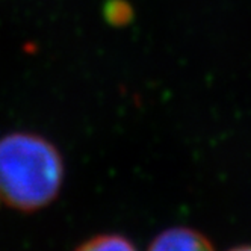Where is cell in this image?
<instances>
[{"label":"cell","mask_w":251,"mask_h":251,"mask_svg":"<svg viewBox=\"0 0 251 251\" xmlns=\"http://www.w3.org/2000/svg\"><path fill=\"white\" fill-rule=\"evenodd\" d=\"M230 251H251V245H244V247H236Z\"/></svg>","instance_id":"cell-4"},{"label":"cell","mask_w":251,"mask_h":251,"mask_svg":"<svg viewBox=\"0 0 251 251\" xmlns=\"http://www.w3.org/2000/svg\"><path fill=\"white\" fill-rule=\"evenodd\" d=\"M64 164L56 147L33 133L0 138V200L23 212L40 210L56 199Z\"/></svg>","instance_id":"cell-1"},{"label":"cell","mask_w":251,"mask_h":251,"mask_svg":"<svg viewBox=\"0 0 251 251\" xmlns=\"http://www.w3.org/2000/svg\"><path fill=\"white\" fill-rule=\"evenodd\" d=\"M149 251H215L210 241L201 233L186 227L162 231L150 244Z\"/></svg>","instance_id":"cell-2"},{"label":"cell","mask_w":251,"mask_h":251,"mask_svg":"<svg viewBox=\"0 0 251 251\" xmlns=\"http://www.w3.org/2000/svg\"><path fill=\"white\" fill-rule=\"evenodd\" d=\"M76 251H136V248L123 236L100 235L82 244Z\"/></svg>","instance_id":"cell-3"}]
</instances>
